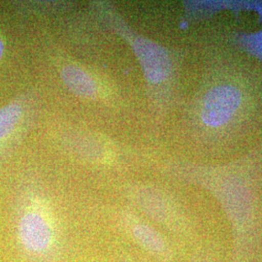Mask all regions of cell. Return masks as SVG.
<instances>
[{
	"label": "cell",
	"instance_id": "cell-4",
	"mask_svg": "<svg viewBox=\"0 0 262 262\" xmlns=\"http://www.w3.org/2000/svg\"><path fill=\"white\" fill-rule=\"evenodd\" d=\"M58 75L66 89L76 97L88 101L113 104L119 99V92L103 74L95 69L66 57L57 62Z\"/></svg>",
	"mask_w": 262,
	"mask_h": 262
},
{
	"label": "cell",
	"instance_id": "cell-1",
	"mask_svg": "<svg viewBox=\"0 0 262 262\" xmlns=\"http://www.w3.org/2000/svg\"><path fill=\"white\" fill-rule=\"evenodd\" d=\"M89 12L97 28L120 38L130 48L143 71L151 103L159 109L165 107L176 76L173 54L132 28L110 1H91Z\"/></svg>",
	"mask_w": 262,
	"mask_h": 262
},
{
	"label": "cell",
	"instance_id": "cell-8",
	"mask_svg": "<svg viewBox=\"0 0 262 262\" xmlns=\"http://www.w3.org/2000/svg\"><path fill=\"white\" fill-rule=\"evenodd\" d=\"M242 103L240 91L230 84H222L205 94L200 110L201 121L210 127H220L229 122Z\"/></svg>",
	"mask_w": 262,
	"mask_h": 262
},
{
	"label": "cell",
	"instance_id": "cell-6",
	"mask_svg": "<svg viewBox=\"0 0 262 262\" xmlns=\"http://www.w3.org/2000/svg\"><path fill=\"white\" fill-rule=\"evenodd\" d=\"M67 152L89 164L111 167L120 164L124 150L112 137L96 131L72 129L60 137Z\"/></svg>",
	"mask_w": 262,
	"mask_h": 262
},
{
	"label": "cell",
	"instance_id": "cell-10",
	"mask_svg": "<svg viewBox=\"0 0 262 262\" xmlns=\"http://www.w3.org/2000/svg\"><path fill=\"white\" fill-rule=\"evenodd\" d=\"M4 51H5V44L2 40V38L0 37V60L2 58V56L4 55Z\"/></svg>",
	"mask_w": 262,
	"mask_h": 262
},
{
	"label": "cell",
	"instance_id": "cell-2",
	"mask_svg": "<svg viewBox=\"0 0 262 262\" xmlns=\"http://www.w3.org/2000/svg\"><path fill=\"white\" fill-rule=\"evenodd\" d=\"M15 228L19 252L30 262H59L63 239L55 208L36 180H26L15 203Z\"/></svg>",
	"mask_w": 262,
	"mask_h": 262
},
{
	"label": "cell",
	"instance_id": "cell-5",
	"mask_svg": "<svg viewBox=\"0 0 262 262\" xmlns=\"http://www.w3.org/2000/svg\"><path fill=\"white\" fill-rule=\"evenodd\" d=\"M122 192L131 204L159 225L178 233L187 230L185 215L176 202L159 187L145 183H126Z\"/></svg>",
	"mask_w": 262,
	"mask_h": 262
},
{
	"label": "cell",
	"instance_id": "cell-9",
	"mask_svg": "<svg viewBox=\"0 0 262 262\" xmlns=\"http://www.w3.org/2000/svg\"><path fill=\"white\" fill-rule=\"evenodd\" d=\"M15 6L21 15L46 19L66 16V14L74 11L78 3L68 0H35L20 1L15 4Z\"/></svg>",
	"mask_w": 262,
	"mask_h": 262
},
{
	"label": "cell",
	"instance_id": "cell-7",
	"mask_svg": "<svg viewBox=\"0 0 262 262\" xmlns=\"http://www.w3.org/2000/svg\"><path fill=\"white\" fill-rule=\"evenodd\" d=\"M119 224L122 231L147 253L161 261L172 259L173 252L166 239L130 209L120 212Z\"/></svg>",
	"mask_w": 262,
	"mask_h": 262
},
{
	"label": "cell",
	"instance_id": "cell-3",
	"mask_svg": "<svg viewBox=\"0 0 262 262\" xmlns=\"http://www.w3.org/2000/svg\"><path fill=\"white\" fill-rule=\"evenodd\" d=\"M38 117L35 92H26L0 107V166L25 140Z\"/></svg>",
	"mask_w": 262,
	"mask_h": 262
},
{
	"label": "cell",
	"instance_id": "cell-11",
	"mask_svg": "<svg viewBox=\"0 0 262 262\" xmlns=\"http://www.w3.org/2000/svg\"><path fill=\"white\" fill-rule=\"evenodd\" d=\"M123 262H133V261H131V260H129V259H126V260H124V261Z\"/></svg>",
	"mask_w": 262,
	"mask_h": 262
}]
</instances>
